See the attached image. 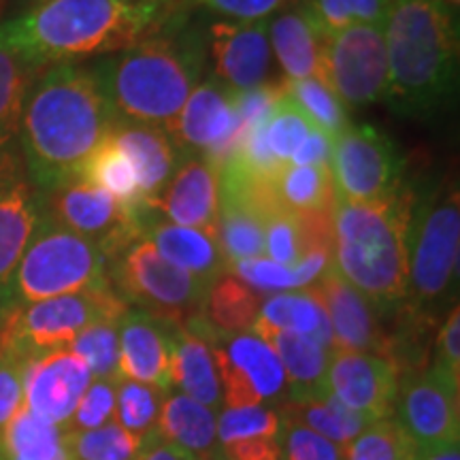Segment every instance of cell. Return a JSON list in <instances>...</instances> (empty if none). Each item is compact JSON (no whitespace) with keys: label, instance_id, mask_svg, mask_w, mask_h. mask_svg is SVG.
Here are the masks:
<instances>
[{"label":"cell","instance_id":"1","mask_svg":"<svg viewBox=\"0 0 460 460\" xmlns=\"http://www.w3.org/2000/svg\"><path fill=\"white\" fill-rule=\"evenodd\" d=\"M188 0H37L0 22V45L32 71L111 56L186 24Z\"/></svg>","mask_w":460,"mask_h":460},{"label":"cell","instance_id":"2","mask_svg":"<svg viewBox=\"0 0 460 460\" xmlns=\"http://www.w3.org/2000/svg\"><path fill=\"white\" fill-rule=\"evenodd\" d=\"M92 68L56 65L32 84L20 122L22 156L41 194L82 180V172L113 128Z\"/></svg>","mask_w":460,"mask_h":460},{"label":"cell","instance_id":"3","mask_svg":"<svg viewBox=\"0 0 460 460\" xmlns=\"http://www.w3.org/2000/svg\"><path fill=\"white\" fill-rule=\"evenodd\" d=\"M205 45L203 31L186 22L102 58L92 73L115 119L169 132L203 75Z\"/></svg>","mask_w":460,"mask_h":460},{"label":"cell","instance_id":"4","mask_svg":"<svg viewBox=\"0 0 460 460\" xmlns=\"http://www.w3.org/2000/svg\"><path fill=\"white\" fill-rule=\"evenodd\" d=\"M384 39L388 54L386 102L396 115L430 118L458 84V28L444 0H393Z\"/></svg>","mask_w":460,"mask_h":460},{"label":"cell","instance_id":"5","mask_svg":"<svg viewBox=\"0 0 460 460\" xmlns=\"http://www.w3.org/2000/svg\"><path fill=\"white\" fill-rule=\"evenodd\" d=\"M411 207L413 190L407 186L373 203L332 207V267L377 309L379 318L393 315L407 301Z\"/></svg>","mask_w":460,"mask_h":460},{"label":"cell","instance_id":"6","mask_svg":"<svg viewBox=\"0 0 460 460\" xmlns=\"http://www.w3.org/2000/svg\"><path fill=\"white\" fill-rule=\"evenodd\" d=\"M410 284L407 305L437 318V309L456 295L460 256L458 183L446 180L427 194L413 192L407 234Z\"/></svg>","mask_w":460,"mask_h":460},{"label":"cell","instance_id":"7","mask_svg":"<svg viewBox=\"0 0 460 460\" xmlns=\"http://www.w3.org/2000/svg\"><path fill=\"white\" fill-rule=\"evenodd\" d=\"M130 305L113 286L39 303L11 305L0 314V354L31 362L66 349L84 329L102 320H122Z\"/></svg>","mask_w":460,"mask_h":460},{"label":"cell","instance_id":"8","mask_svg":"<svg viewBox=\"0 0 460 460\" xmlns=\"http://www.w3.org/2000/svg\"><path fill=\"white\" fill-rule=\"evenodd\" d=\"M107 286H111L109 261L99 243L60 226L43 211L15 271L11 305L39 303Z\"/></svg>","mask_w":460,"mask_h":460},{"label":"cell","instance_id":"9","mask_svg":"<svg viewBox=\"0 0 460 460\" xmlns=\"http://www.w3.org/2000/svg\"><path fill=\"white\" fill-rule=\"evenodd\" d=\"M109 279L130 307L141 309L172 329L203 312L211 286L166 262L143 237L109 262Z\"/></svg>","mask_w":460,"mask_h":460},{"label":"cell","instance_id":"10","mask_svg":"<svg viewBox=\"0 0 460 460\" xmlns=\"http://www.w3.org/2000/svg\"><path fill=\"white\" fill-rule=\"evenodd\" d=\"M329 169L337 203H373L405 186L399 147L371 124H349L331 141Z\"/></svg>","mask_w":460,"mask_h":460},{"label":"cell","instance_id":"11","mask_svg":"<svg viewBox=\"0 0 460 460\" xmlns=\"http://www.w3.org/2000/svg\"><path fill=\"white\" fill-rule=\"evenodd\" d=\"M318 82L349 107L386 101L388 54L384 26H349L324 34Z\"/></svg>","mask_w":460,"mask_h":460},{"label":"cell","instance_id":"12","mask_svg":"<svg viewBox=\"0 0 460 460\" xmlns=\"http://www.w3.org/2000/svg\"><path fill=\"white\" fill-rule=\"evenodd\" d=\"M41 197L49 220L99 243L109 262L141 237L139 207L122 205L94 183L77 180Z\"/></svg>","mask_w":460,"mask_h":460},{"label":"cell","instance_id":"13","mask_svg":"<svg viewBox=\"0 0 460 460\" xmlns=\"http://www.w3.org/2000/svg\"><path fill=\"white\" fill-rule=\"evenodd\" d=\"M166 135L181 156H203L222 166L237 154L241 146V118L237 92L209 77L188 96Z\"/></svg>","mask_w":460,"mask_h":460},{"label":"cell","instance_id":"14","mask_svg":"<svg viewBox=\"0 0 460 460\" xmlns=\"http://www.w3.org/2000/svg\"><path fill=\"white\" fill-rule=\"evenodd\" d=\"M458 388L460 384L435 365L399 379L394 411L418 447L458 444Z\"/></svg>","mask_w":460,"mask_h":460},{"label":"cell","instance_id":"15","mask_svg":"<svg viewBox=\"0 0 460 460\" xmlns=\"http://www.w3.org/2000/svg\"><path fill=\"white\" fill-rule=\"evenodd\" d=\"M216 345L217 376L228 407L261 405L286 386L284 367L275 349L254 332L226 335Z\"/></svg>","mask_w":460,"mask_h":460},{"label":"cell","instance_id":"16","mask_svg":"<svg viewBox=\"0 0 460 460\" xmlns=\"http://www.w3.org/2000/svg\"><path fill=\"white\" fill-rule=\"evenodd\" d=\"M217 82L237 94L267 84L273 49L267 20H220L207 31Z\"/></svg>","mask_w":460,"mask_h":460},{"label":"cell","instance_id":"17","mask_svg":"<svg viewBox=\"0 0 460 460\" xmlns=\"http://www.w3.org/2000/svg\"><path fill=\"white\" fill-rule=\"evenodd\" d=\"M399 371L382 356L352 349H331L326 384L349 410L362 411L373 420L394 416L399 396Z\"/></svg>","mask_w":460,"mask_h":460},{"label":"cell","instance_id":"18","mask_svg":"<svg viewBox=\"0 0 460 460\" xmlns=\"http://www.w3.org/2000/svg\"><path fill=\"white\" fill-rule=\"evenodd\" d=\"M305 290L312 292L329 318L332 349L369 352L386 358L388 339L377 309L352 284H348L332 264L314 286Z\"/></svg>","mask_w":460,"mask_h":460},{"label":"cell","instance_id":"19","mask_svg":"<svg viewBox=\"0 0 460 460\" xmlns=\"http://www.w3.org/2000/svg\"><path fill=\"white\" fill-rule=\"evenodd\" d=\"M90 384L88 365L68 348L56 349L26 365L24 407L34 416L66 430Z\"/></svg>","mask_w":460,"mask_h":460},{"label":"cell","instance_id":"20","mask_svg":"<svg viewBox=\"0 0 460 460\" xmlns=\"http://www.w3.org/2000/svg\"><path fill=\"white\" fill-rule=\"evenodd\" d=\"M152 207L172 224L216 234L220 216V166L203 156H181Z\"/></svg>","mask_w":460,"mask_h":460},{"label":"cell","instance_id":"21","mask_svg":"<svg viewBox=\"0 0 460 460\" xmlns=\"http://www.w3.org/2000/svg\"><path fill=\"white\" fill-rule=\"evenodd\" d=\"M226 335L217 332L205 312L192 315L172 332L171 384L200 405L216 410L222 402L216 345Z\"/></svg>","mask_w":460,"mask_h":460},{"label":"cell","instance_id":"22","mask_svg":"<svg viewBox=\"0 0 460 460\" xmlns=\"http://www.w3.org/2000/svg\"><path fill=\"white\" fill-rule=\"evenodd\" d=\"M172 332V326L130 307L119 320V379H132L169 393Z\"/></svg>","mask_w":460,"mask_h":460},{"label":"cell","instance_id":"23","mask_svg":"<svg viewBox=\"0 0 460 460\" xmlns=\"http://www.w3.org/2000/svg\"><path fill=\"white\" fill-rule=\"evenodd\" d=\"M139 220L141 237L147 239L166 262L197 275L207 284H214L217 278L228 273L216 234L164 220L149 205L139 209Z\"/></svg>","mask_w":460,"mask_h":460},{"label":"cell","instance_id":"24","mask_svg":"<svg viewBox=\"0 0 460 460\" xmlns=\"http://www.w3.org/2000/svg\"><path fill=\"white\" fill-rule=\"evenodd\" d=\"M41 217V192L24 177L0 192V314L11 307L15 271Z\"/></svg>","mask_w":460,"mask_h":460},{"label":"cell","instance_id":"25","mask_svg":"<svg viewBox=\"0 0 460 460\" xmlns=\"http://www.w3.org/2000/svg\"><path fill=\"white\" fill-rule=\"evenodd\" d=\"M111 137L135 169L141 205L152 207L180 164L175 143L156 126L126 122V119H115Z\"/></svg>","mask_w":460,"mask_h":460},{"label":"cell","instance_id":"26","mask_svg":"<svg viewBox=\"0 0 460 460\" xmlns=\"http://www.w3.org/2000/svg\"><path fill=\"white\" fill-rule=\"evenodd\" d=\"M254 335L264 339L278 354L284 367V376L288 384V401H307L322 399L329 394V384H326V371H329L331 349L322 348L314 339L273 329L256 320L252 326Z\"/></svg>","mask_w":460,"mask_h":460},{"label":"cell","instance_id":"27","mask_svg":"<svg viewBox=\"0 0 460 460\" xmlns=\"http://www.w3.org/2000/svg\"><path fill=\"white\" fill-rule=\"evenodd\" d=\"M322 37L324 34L298 3L269 17V41L288 82L318 79Z\"/></svg>","mask_w":460,"mask_h":460},{"label":"cell","instance_id":"28","mask_svg":"<svg viewBox=\"0 0 460 460\" xmlns=\"http://www.w3.org/2000/svg\"><path fill=\"white\" fill-rule=\"evenodd\" d=\"M278 413L284 424H298V427L314 430L341 447L354 441L362 430L376 422L367 413L349 410L331 393L322 399L286 401L281 402Z\"/></svg>","mask_w":460,"mask_h":460},{"label":"cell","instance_id":"29","mask_svg":"<svg viewBox=\"0 0 460 460\" xmlns=\"http://www.w3.org/2000/svg\"><path fill=\"white\" fill-rule=\"evenodd\" d=\"M156 433L169 444L194 454H205L216 446L217 420L214 410L186 394L166 396L160 410Z\"/></svg>","mask_w":460,"mask_h":460},{"label":"cell","instance_id":"30","mask_svg":"<svg viewBox=\"0 0 460 460\" xmlns=\"http://www.w3.org/2000/svg\"><path fill=\"white\" fill-rule=\"evenodd\" d=\"M258 320L273 326V329L305 335L318 341L322 348L332 349L329 318L309 290L279 292V295L267 298L261 303Z\"/></svg>","mask_w":460,"mask_h":460},{"label":"cell","instance_id":"31","mask_svg":"<svg viewBox=\"0 0 460 460\" xmlns=\"http://www.w3.org/2000/svg\"><path fill=\"white\" fill-rule=\"evenodd\" d=\"M0 460H68L65 430L22 407L0 435Z\"/></svg>","mask_w":460,"mask_h":460},{"label":"cell","instance_id":"32","mask_svg":"<svg viewBox=\"0 0 460 460\" xmlns=\"http://www.w3.org/2000/svg\"><path fill=\"white\" fill-rule=\"evenodd\" d=\"M271 190L278 205L295 214L332 211L337 203L329 166L288 164L271 181Z\"/></svg>","mask_w":460,"mask_h":460},{"label":"cell","instance_id":"33","mask_svg":"<svg viewBox=\"0 0 460 460\" xmlns=\"http://www.w3.org/2000/svg\"><path fill=\"white\" fill-rule=\"evenodd\" d=\"M203 312L217 332L239 335L254 326L261 312V298L233 273H224L207 290Z\"/></svg>","mask_w":460,"mask_h":460},{"label":"cell","instance_id":"34","mask_svg":"<svg viewBox=\"0 0 460 460\" xmlns=\"http://www.w3.org/2000/svg\"><path fill=\"white\" fill-rule=\"evenodd\" d=\"M37 71L0 45V147H11L20 135L24 105Z\"/></svg>","mask_w":460,"mask_h":460},{"label":"cell","instance_id":"35","mask_svg":"<svg viewBox=\"0 0 460 460\" xmlns=\"http://www.w3.org/2000/svg\"><path fill=\"white\" fill-rule=\"evenodd\" d=\"M82 180L94 183L111 194L115 200L128 207H143L139 199V186H137V175L132 169L130 160L113 141L111 132L99 149L92 154V158L85 164Z\"/></svg>","mask_w":460,"mask_h":460},{"label":"cell","instance_id":"36","mask_svg":"<svg viewBox=\"0 0 460 460\" xmlns=\"http://www.w3.org/2000/svg\"><path fill=\"white\" fill-rule=\"evenodd\" d=\"M286 96L307 118L312 128L331 141L349 126L348 109L318 79H286Z\"/></svg>","mask_w":460,"mask_h":460},{"label":"cell","instance_id":"37","mask_svg":"<svg viewBox=\"0 0 460 460\" xmlns=\"http://www.w3.org/2000/svg\"><path fill=\"white\" fill-rule=\"evenodd\" d=\"M143 437H137L109 422L92 430H66L65 447L68 460H135Z\"/></svg>","mask_w":460,"mask_h":460},{"label":"cell","instance_id":"38","mask_svg":"<svg viewBox=\"0 0 460 460\" xmlns=\"http://www.w3.org/2000/svg\"><path fill=\"white\" fill-rule=\"evenodd\" d=\"M418 446L399 420H376L343 447V460H416Z\"/></svg>","mask_w":460,"mask_h":460},{"label":"cell","instance_id":"39","mask_svg":"<svg viewBox=\"0 0 460 460\" xmlns=\"http://www.w3.org/2000/svg\"><path fill=\"white\" fill-rule=\"evenodd\" d=\"M166 399V390L147 384L119 379L115 388V422L137 437L156 430V422Z\"/></svg>","mask_w":460,"mask_h":460},{"label":"cell","instance_id":"40","mask_svg":"<svg viewBox=\"0 0 460 460\" xmlns=\"http://www.w3.org/2000/svg\"><path fill=\"white\" fill-rule=\"evenodd\" d=\"M77 354L94 379L119 382V320H102L88 326L68 345Z\"/></svg>","mask_w":460,"mask_h":460},{"label":"cell","instance_id":"41","mask_svg":"<svg viewBox=\"0 0 460 460\" xmlns=\"http://www.w3.org/2000/svg\"><path fill=\"white\" fill-rule=\"evenodd\" d=\"M307 250L309 233L305 216L275 207L264 222V254L284 267H295Z\"/></svg>","mask_w":460,"mask_h":460},{"label":"cell","instance_id":"42","mask_svg":"<svg viewBox=\"0 0 460 460\" xmlns=\"http://www.w3.org/2000/svg\"><path fill=\"white\" fill-rule=\"evenodd\" d=\"M312 124L307 118L298 111V107L284 94L275 105L271 118L264 124L262 135L264 143H267L271 156L278 160L281 166L290 164V158L301 147V143L307 139L312 132Z\"/></svg>","mask_w":460,"mask_h":460},{"label":"cell","instance_id":"43","mask_svg":"<svg viewBox=\"0 0 460 460\" xmlns=\"http://www.w3.org/2000/svg\"><path fill=\"white\" fill-rule=\"evenodd\" d=\"M281 418L262 405L228 407L217 418V439L222 446L247 439H279Z\"/></svg>","mask_w":460,"mask_h":460},{"label":"cell","instance_id":"44","mask_svg":"<svg viewBox=\"0 0 460 460\" xmlns=\"http://www.w3.org/2000/svg\"><path fill=\"white\" fill-rule=\"evenodd\" d=\"M115 388L118 382L113 379H94L79 401L66 430H92L111 422L115 418Z\"/></svg>","mask_w":460,"mask_h":460},{"label":"cell","instance_id":"45","mask_svg":"<svg viewBox=\"0 0 460 460\" xmlns=\"http://www.w3.org/2000/svg\"><path fill=\"white\" fill-rule=\"evenodd\" d=\"M228 273H233L234 278H239L250 288H258V290L264 292L296 290L292 267H284V264L275 262L267 256L247 258V261L230 264Z\"/></svg>","mask_w":460,"mask_h":460},{"label":"cell","instance_id":"46","mask_svg":"<svg viewBox=\"0 0 460 460\" xmlns=\"http://www.w3.org/2000/svg\"><path fill=\"white\" fill-rule=\"evenodd\" d=\"M281 454L286 460H343V447L298 424L281 422Z\"/></svg>","mask_w":460,"mask_h":460},{"label":"cell","instance_id":"47","mask_svg":"<svg viewBox=\"0 0 460 460\" xmlns=\"http://www.w3.org/2000/svg\"><path fill=\"white\" fill-rule=\"evenodd\" d=\"M28 362L0 354V435L24 407V371Z\"/></svg>","mask_w":460,"mask_h":460},{"label":"cell","instance_id":"48","mask_svg":"<svg viewBox=\"0 0 460 460\" xmlns=\"http://www.w3.org/2000/svg\"><path fill=\"white\" fill-rule=\"evenodd\" d=\"M190 7H200L228 20H267L298 0H188Z\"/></svg>","mask_w":460,"mask_h":460},{"label":"cell","instance_id":"49","mask_svg":"<svg viewBox=\"0 0 460 460\" xmlns=\"http://www.w3.org/2000/svg\"><path fill=\"white\" fill-rule=\"evenodd\" d=\"M433 358L430 365L439 367L446 376H450L454 382L460 384V307L454 303V307L447 312V318L435 337Z\"/></svg>","mask_w":460,"mask_h":460},{"label":"cell","instance_id":"50","mask_svg":"<svg viewBox=\"0 0 460 460\" xmlns=\"http://www.w3.org/2000/svg\"><path fill=\"white\" fill-rule=\"evenodd\" d=\"M226 460H279V439H247L237 444L224 446Z\"/></svg>","mask_w":460,"mask_h":460},{"label":"cell","instance_id":"51","mask_svg":"<svg viewBox=\"0 0 460 460\" xmlns=\"http://www.w3.org/2000/svg\"><path fill=\"white\" fill-rule=\"evenodd\" d=\"M331 158V139L318 130H312L307 139L301 143L295 156L290 158V164L295 166H329Z\"/></svg>","mask_w":460,"mask_h":460},{"label":"cell","instance_id":"52","mask_svg":"<svg viewBox=\"0 0 460 460\" xmlns=\"http://www.w3.org/2000/svg\"><path fill=\"white\" fill-rule=\"evenodd\" d=\"M135 460H197L192 454L181 450V447L169 444L160 437L156 430L143 437L141 450Z\"/></svg>","mask_w":460,"mask_h":460},{"label":"cell","instance_id":"53","mask_svg":"<svg viewBox=\"0 0 460 460\" xmlns=\"http://www.w3.org/2000/svg\"><path fill=\"white\" fill-rule=\"evenodd\" d=\"M24 177V166L11 147H0V192Z\"/></svg>","mask_w":460,"mask_h":460},{"label":"cell","instance_id":"54","mask_svg":"<svg viewBox=\"0 0 460 460\" xmlns=\"http://www.w3.org/2000/svg\"><path fill=\"white\" fill-rule=\"evenodd\" d=\"M460 444L418 447L416 460H460Z\"/></svg>","mask_w":460,"mask_h":460},{"label":"cell","instance_id":"55","mask_svg":"<svg viewBox=\"0 0 460 460\" xmlns=\"http://www.w3.org/2000/svg\"><path fill=\"white\" fill-rule=\"evenodd\" d=\"M444 3L450 4V7H458V3H460V0H444Z\"/></svg>","mask_w":460,"mask_h":460},{"label":"cell","instance_id":"56","mask_svg":"<svg viewBox=\"0 0 460 460\" xmlns=\"http://www.w3.org/2000/svg\"><path fill=\"white\" fill-rule=\"evenodd\" d=\"M3 4H4V0H0V9H3Z\"/></svg>","mask_w":460,"mask_h":460}]
</instances>
